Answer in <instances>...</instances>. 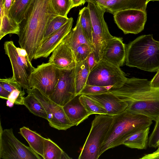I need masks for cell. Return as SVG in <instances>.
<instances>
[{"instance_id": "cell-1", "label": "cell", "mask_w": 159, "mask_h": 159, "mask_svg": "<svg viewBox=\"0 0 159 159\" xmlns=\"http://www.w3.org/2000/svg\"><path fill=\"white\" fill-rule=\"evenodd\" d=\"M109 92L127 102L129 111L155 121L159 116V88L152 87L147 79L127 78L120 87H110Z\"/></svg>"}, {"instance_id": "cell-2", "label": "cell", "mask_w": 159, "mask_h": 159, "mask_svg": "<svg viewBox=\"0 0 159 159\" xmlns=\"http://www.w3.org/2000/svg\"><path fill=\"white\" fill-rule=\"evenodd\" d=\"M58 16L50 0H33L26 18L20 25L18 43L30 61L41 45L51 20Z\"/></svg>"}, {"instance_id": "cell-3", "label": "cell", "mask_w": 159, "mask_h": 159, "mask_svg": "<svg viewBox=\"0 0 159 159\" xmlns=\"http://www.w3.org/2000/svg\"><path fill=\"white\" fill-rule=\"evenodd\" d=\"M152 120L146 116L127 110L113 116L111 125L100 149L99 156L110 148L122 145L130 134L141 129L150 127Z\"/></svg>"}, {"instance_id": "cell-4", "label": "cell", "mask_w": 159, "mask_h": 159, "mask_svg": "<svg viewBox=\"0 0 159 159\" xmlns=\"http://www.w3.org/2000/svg\"><path fill=\"white\" fill-rule=\"evenodd\" d=\"M125 65L151 72L159 69V41L152 34L138 37L126 47Z\"/></svg>"}, {"instance_id": "cell-5", "label": "cell", "mask_w": 159, "mask_h": 159, "mask_svg": "<svg viewBox=\"0 0 159 159\" xmlns=\"http://www.w3.org/2000/svg\"><path fill=\"white\" fill-rule=\"evenodd\" d=\"M113 116L96 115L79 159H98L101 146L111 125Z\"/></svg>"}, {"instance_id": "cell-6", "label": "cell", "mask_w": 159, "mask_h": 159, "mask_svg": "<svg viewBox=\"0 0 159 159\" xmlns=\"http://www.w3.org/2000/svg\"><path fill=\"white\" fill-rule=\"evenodd\" d=\"M5 53L11 63L13 75L11 77L23 89H31L30 80L34 70L26 50L17 48L13 41H7L4 44Z\"/></svg>"}, {"instance_id": "cell-7", "label": "cell", "mask_w": 159, "mask_h": 159, "mask_svg": "<svg viewBox=\"0 0 159 159\" xmlns=\"http://www.w3.org/2000/svg\"><path fill=\"white\" fill-rule=\"evenodd\" d=\"M87 7L91 16L93 52L96 63L102 59L108 40L113 36L110 33L104 15L105 10L97 4L89 1Z\"/></svg>"}, {"instance_id": "cell-8", "label": "cell", "mask_w": 159, "mask_h": 159, "mask_svg": "<svg viewBox=\"0 0 159 159\" xmlns=\"http://www.w3.org/2000/svg\"><path fill=\"white\" fill-rule=\"evenodd\" d=\"M126 79L120 67L102 60L96 63L90 72L86 84L117 88L120 87Z\"/></svg>"}, {"instance_id": "cell-9", "label": "cell", "mask_w": 159, "mask_h": 159, "mask_svg": "<svg viewBox=\"0 0 159 159\" xmlns=\"http://www.w3.org/2000/svg\"><path fill=\"white\" fill-rule=\"evenodd\" d=\"M1 124L0 122V159H43L30 147L20 142L14 135L12 129H3Z\"/></svg>"}, {"instance_id": "cell-10", "label": "cell", "mask_w": 159, "mask_h": 159, "mask_svg": "<svg viewBox=\"0 0 159 159\" xmlns=\"http://www.w3.org/2000/svg\"><path fill=\"white\" fill-rule=\"evenodd\" d=\"M60 74V70L53 64L43 63L35 68L32 73L31 88L36 89L48 97L54 92Z\"/></svg>"}, {"instance_id": "cell-11", "label": "cell", "mask_w": 159, "mask_h": 159, "mask_svg": "<svg viewBox=\"0 0 159 159\" xmlns=\"http://www.w3.org/2000/svg\"><path fill=\"white\" fill-rule=\"evenodd\" d=\"M35 97L43 106L48 116L47 120L51 127L58 130H66L74 125L66 116L63 108L51 100L38 89L31 88L26 90Z\"/></svg>"}, {"instance_id": "cell-12", "label": "cell", "mask_w": 159, "mask_h": 159, "mask_svg": "<svg viewBox=\"0 0 159 159\" xmlns=\"http://www.w3.org/2000/svg\"><path fill=\"white\" fill-rule=\"evenodd\" d=\"M113 15L115 23L125 34H136L141 32L147 20L146 11L138 9L121 10Z\"/></svg>"}, {"instance_id": "cell-13", "label": "cell", "mask_w": 159, "mask_h": 159, "mask_svg": "<svg viewBox=\"0 0 159 159\" xmlns=\"http://www.w3.org/2000/svg\"><path fill=\"white\" fill-rule=\"evenodd\" d=\"M60 71V78L55 90L48 97L54 102L63 107L76 96L75 68Z\"/></svg>"}, {"instance_id": "cell-14", "label": "cell", "mask_w": 159, "mask_h": 159, "mask_svg": "<svg viewBox=\"0 0 159 159\" xmlns=\"http://www.w3.org/2000/svg\"><path fill=\"white\" fill-rule=\"evenodd\" d=\"M48 62L60 70H71L75 68L76 62L73 51L66 36L52 52Z\"/></svg>"}, {"instance_id": "cell-15", "label": "cell", "mask_w": 159, "mask_h": 159, "mask_svg": "<svg viewBox=\"0 0 159 159\" xmlns=\"http://www.w3.org/2000/svg\"><path fill=\"white\" fill-rule=\"evenodd\" d=\"M73 22L72 17L59 29L52 33L43 40L36 52L34 59L41 57L47 58L70 32Z\"/></svg>"}, {"instance_id": "cell-16", "label": "cell", "mask_w": 159, "mask_h": 159, "mask_svg": "<svg viewBox=\"0 0 159 159\" xmlns=\"http://www.w3.org/2000/svg\"><path fill=\"white\" fill-rule=\"evenodd\" d=\"M126 49L122 38L113 36L107 41L102 60L120 67L125 61Z\"/></svg>"}, {"instance_id": "cell-17", "label": "cell", "mask_w": 159, "mask_h": 159, "mask_svg": "<svg viewBox=\"0 0 159 159\" xmlns=\"http://www.w3.org/2000/svg\"><path fill=\"white\" fill-rule=\"evenodd\" d=\"M104 108L107 115L113 116L120 114L127 108V102L121 100L115 95L108 92L95 95H86Z\"/></svg>"}, {"instance_id": "cell-18", "label": "cell", "mask_w": 159, "mask_h": 159, "mask_svg": "<svg viewBox=\"0 0 159 159\" xmlns=\"http://www.w3.org/2000/svg\"><path fill=\"white\" fill-rule=\"evenodd\" d=\"M80 96L76 95L63 107L66 116L74 126H77L90 115L81 103Z\"/></svg>"}, {"instance_id": "cell-19", "label": "cell", "mask_w": 159, "mask_h": 159, "mask_svg": "<svg viewBox=\"0 0 159 159\" xmlns=\"http://www.w3.org/2000/svg\"><path fill=\"white\" fill-rule=\"evenodd\" d=\"M144 0H86L95 3L106 11L113 14L116 12L126 9L141 10Z\"/></svg>"}, {"instance_id": "cell-20", "label": "cell", "mask_w": 159, "mask_h": 159, "mask_svg": "<svg viewBox=\"0 0 159 159\" xmlns=\"http://www.w3.org/2000/svg\"><path fill=\"white\" fill-rule=\"evenodd\" d=\"M19 133L26 140L30 147L43 159H44L45 138L36 131H33L25 126L20 128Z\"/></svg>"}, {"instance_id": "cell-21", "label": "cell", "mask_w": 159, "mask_h": 159, "mask_svg": "<svg viewBox=\"0 0 159 159\" xmlns=\"http://www.w3.org/2000/svg\"><path fill=\"white\" fill-rule=\"evenodd\" d=\"M150 127L139 129L126 138L122 145L132 148L145 149L147 147Z\"/></svg>"}, {"instance_id": "cell-22", "label": "cell", "mask_w": 159, "mask_h": 159, "mask_svg": "<svg viewBox=\"0 0 159 159\" xmlns=\"http://www.w3.org/2000/svg\"><path fill=\"white\" fill-rule=\"evenodd\" d=\"M66 37L69 44L73 51L79 46L84 44L89 46L94 51L93 46L88 41L83 31L79 16L76 25Z\"/></svg>"}, {"instance_id": "cell-23", "label": "cell", "mask_w": 159, "mask_h": 159, "mask_svg": "<svg viewBox=\"0 0 159 159\" xmlns=\"http://www.w3.org/2000/svg\"><path fill=\"white\" fill-rule=\"evenodd\" d=\"M33 0H17L13 2L9 10L10 16L20 24L26 18Z\"/></svg>"}, {"instance_id": "cell-24", "label": "cell", "mask_w": 159, "mask_h": 159, "mask_svg": "<svg viewBox=\"0 0 159 159\" xmlns=\"http://www.w3.org/2000/svg\"><path fill=\"white\" fill-rule=\"evenodd\" d=\"M90 73L86 59L76 63L75 68V80L76 95L80 93L85 86Z\"/></svg>"}, {"instance_id": "cell-25", "label": "cell", "mask_w": 159, "mask_h": 159, "mask_svg": "<svg viewBox=\"0 0 159 159\" xmlns=\"http://www.w3.org/2000/svg\"><path fill=\"white\" fill-rule=\"evenodd\" d=\"M24 105L34 115L47 120V114L43 106L32 94L28 93L24 97Z\"/></svg>"}, {"instance_id": "cell-26", "label": "cell", "mask_w": 159, "mask_h": 159, "mask_svg": "<svg viewBox=\"0 0 159 159\" xmlns=\"http://www.w3.org/2000/svg\"><path fill=\"white\" fill-rule=\"evenodd\" d=\"M78 16L83 31L88 41L93 47L91 19L90 11L87 6L79 11Z\"/></svg>"}, {"instance_id": "cell-27", "label": "cell", "mask_w": 159, "mask_h": 159, "mask_svg": "<svg viewBox=\"0 0 159 159\" xmlns=\"http://www.w3.org/2000/svg\"><path fill=\"white\" fill-rule=\"evenodd\" d=\"M0 40L9 34H16L18 35L20 31V25L10 16L4 13L0 21Z\"/></svg>"}, {"instance_id": "cell-28", "label": "cell", "mask_w": 159, "mask_h": 159, "mask_svg": "<svg viewBox=\"0 0 159 159\" xmlns=\"http://www.w3.org/2000/svg\"><path fill=\"white\" fill-rule=\"evenodd\" d=\"M64 152L49 138L44 139V159H61Z\"/></svg>"}, {"instance_id": "cell-29", "label": "cell", "mask_w": 159, "mask_h": 159, "mask_svg": "<svg viewBox=\"0 0 159 159\" xmlns=\"http://www.w3.org/2000/svg\"><path fill=\"white\" fill-rule=\"evenodd\" d=\"M80 101L89 115L107 114L105 109L99 104L84 95H80Z\"/></svg>"}, {"instance_id": "cell-30", "label": "cell", "mask_w": 159, "mask_h": 159, "mask_svg": "<svg viewBox=\"0 0 159 159\" xmlns=\"http://www.w3.org/2000/svg\"><path fill=\"white\" fill-rule=\"evenodd\" d=\"M51 4L57 15L67 17L70 10L72 8L71 0H50Z\"/></svg>"}, {"instance_id": "cell-31", "label": "cell", "mask_w": 159, "mask_h": 159, "mask_svg": "<svg viewBox=\"0 0 159 159\" xmlns=\"http://www.w3.org/2000/svg\"><path fill=\"white\" fill-rule=\"evenodd\" d=\"M70 18L61 16H57L50 21L46 30L43 39L61 28L67 23Z\"/></svg>"}, {"instance_id": "cell-32", "label": "cell", "mask_w": 159, "mask_h": 159, "mask_svg": "<svg viewBox=\"0 0 159 159\" xmlns=\"http://www.w3.org/2000/svg\"><path fill=\"white\" fill-rule=\"evenodd\" d=\"M25 93L24 90L15 89L10 93L6 105L10 107H12L14 104L24 105V95Z\"/></svg>"}, {"instance_id": "cell-33", "label": "cell", "mask_w": 159, "mask_h": 159, "mask_svg": "<svg viewBox=\"0 0 159 159\" xmlns=\"http://www.w3.org/2000/svg\"><path fill=\"white\" fill-rule=\"evenodd\" d=\"M93 50L86 44L79 46L73 51L76 63L81 62L86 59L89 54Z\"/></svg>"}, {"instance_id": "cell-34", "label": "cell", "mask_w": 159, "mask_h": 159, "mask_svg": "<svg viewBox=\"0 0 159 159\" xmlns=\"http://www.w3.org/2000/svg\"><path fill=\"white\" fill-rule=\"evenodd\" d=\"M110 88L86 84L80 94L95 95L107 93L109 92Z\"/></svg>"}, {"instance_id": "cell-35", "label": "cell", "mask_w": 159, "mask_h": 159, "mask_svg": "<svg viewBox=\"0 0 159 159\" xmlns=\"http://www.w3.org/2000/svg\"><path fill=\"white\" fill-rule=\"evenodd\" d=\"M0 85L10 93L14 90H22L23 88L12 78L0 79Z\"/></svg>"}, {"instance_id": "cell-36", "label": "cell", "mask_w": 159, "mask_h": 159, "mask_svg": "<svg viewBox=\"0 0 159 159\" xmlns=\"http://www.w3.org/2000/svg\"><path fill=\"white\" fill-rule=\"evenodd\" d=\"M155 122L154 128L149 138L148 145L150 147L156 148L159 138V116Z\"/></svg>"}, {"instance_id": "cell-37", "label": "cell", "mask_w": 159, "mask_h": 159, "mask_svg": "<svg viewBox=\"0 0 159 159\" xmlns=\"http://www.w3.org/2000/svg\"><path fill=\"white\" fill-rule=\"evenodd\" d=\"M88 64L90 72L95 65L96 62L93 52H91L86 59Z\"/></svg>"}, {"instance_id": "cell-38", "label": "cell", "mask_w": 159, "mask_h": 159, "mask_svg": "<svg viewBox=\"0 0 159 159\" xmlns=\"http://www.w3.org/2000/svg\"><path fill=\"white\" fill-rule=\"evenodd\" d=\"M151 85L154 88H159V69L157 73L150 81Z\"/></svg>"}, {"instance_id": "cell-39", "label": "cell", "mask_w": 159, "mask_h": 159, "mask_svg": "<svg viewBox=\"0 0 159 159\" xmlns=\"http://www.w3.org/2000/svg\"><path fill=\"white\" fill-rule=\"evenodd\" d=\"M10 93V92L0 85V97L1 98L7 100Z\"/></svg>"}, {"instance_id": "cell-40", "label": "cell", "mask_w": 159, "mask_h": 159, "mask_svg": "<svg viewBox=\"0 0 159 159\" xmlns=\"http://www.w3.org/2000/svg\"><path fill=\"white\" fill-rule=\"evenodd\" d=\"M141 159H159V151L154 152L152 153L144 155L142 157L140 158Z\"/></svg>"}, {"instance_id": "cell-41", "label": "cell", "mask_w": 159, "mask_h": 159, "mask_svg": "<svg viewBox=\"0 0 159 159\" xmlns=\"http://www.w3.org/2000/svg\"><path fill=\"white\" fill-rule=\"evenodd\" d=\"M13 0H5L4 13L6 15L9 14V11L12 3Z\"/></svg>"}, {"instance_id": "cell-42", "label": "cell", "mask_w": 159, "mask_h": 159, "mask_svg": "<svg viewBox=\"0 0 159 159\" xmlns=\"http://www.w3.org/2000/svg\"><path fill=\"white\" fill-rule=\"evenodd\" d=\"M5 0H0V21L2 20L4 14Z\"/></svg>"}, {"instance_id": "cell-43", "label": "cell", "mask_w": 159, "mask_h": 159, "mask_svg": "<svg viewBox=\"0 0 159 159\" xmlns=\"http://www.w3.org/2000/svg\"><path fill=\"white\" fill-rule=\"evenodd\" d=\"M71 1L72 2L73 8L84 5L86 2V0H71Z\"/></svg>"}, {"instance_id": "cell-44", "label": "cell", "mask_w": 159, "mask_h": 159, "mask_svg": "<svg viewBox=\"0 0 159 159\" xmlns=\"http://www.w3.org/2000/svg\"><path fill=\"white\" fill-rule=\"evenodd\" d=\"M72 159L65 152L63 153L61 159Z\"/></svg>"}, {"instance_id": "cell-45", "label": "cell", "mask_w": 159, "mask_h": 159, "mask_svg": "<svg viewBox=\"0 0 159 159\" xmlns=\"http://www.w3.org/2000/svg\"><path fill=\"white\" fill-rule=\"evenodd\" d=\"M159 151V148H157V149L156 151H155V152H157Z\"/></svg>"}, {"instance_id": "cell-46", "label": "cell", "mask_w": 159, "mask_h": 159, "mask_svg": "<svg viewBox=\"0 0 159 159\" xmlns=\"http://www.w3.org/2000/svg\"><path fill=\"white\" fill-rule=\"evenodd\" d=\"M150 1H159V0H150Z\"/></svg>"}, {"instance_id": "cell-47", "label": "cell", "mask_w": 159, "mask_h": 159, "mask_svg": "<svg viewBox=\"0 0 159 159\" xmlns=\"http://www.w3.org/2000/svg\"><path fill=\"white\" fill-rule=\"evenodd\" d=\"M17 0H13V2H14L16 1Z\"/></svg>"}, {"instance_id": "cell-48", "label": "cell", "mask_w": 159, "mask_h": 159, "mask_svg": "<svg viewBox=\"0 0 159 159\" xmlns=\"http://www.w3.org/2000/svg\"></svg>"}]
</instances>
